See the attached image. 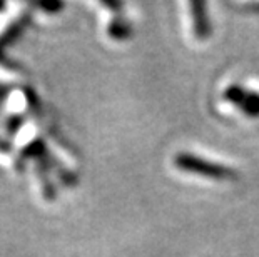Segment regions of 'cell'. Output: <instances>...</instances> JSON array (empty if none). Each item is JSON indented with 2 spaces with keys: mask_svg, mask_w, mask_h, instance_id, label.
<instances>
[{
  "mask_svg": "<svg viewBox=\"0 0 259 257\" xmlns=\"http://www.w3.org/2000/svg\"><path fill=\"white\" fill-rule=\"evenodd\" d=\"M224 97L229 102L238 104L247 116H259V95L254 92H247L239 85H231L224 92Z\"/></svg>",
  "mask_w": 259,
  "mask_h": 257,
  "instance_id": "cell-2",
  "label": "cell"
},
{
  "mask_svg": "<svg viewBox=\"0 0 259 257\" xmlns=\"http://www.w3.org/2000/svg\"><path fill=\"white\" fill-rule=\"evenodd\" d=\"M191 17L192 25H194V34L199 39H206L207 35H211V22L207 20V15L204 12L202 4H191Z\"/></svg>",
  "mask_w": 259,
  "mask_h": 257,
  "instance_id": "cell-3",
  "label": "cell"
},
{
  "mask_svg": "<svg viewBox=\"0 0 259 257\" xmlns=\"http://www.w3.org/2000/svg\"><path fill=\"white\" fill-rule=\"evenodd\" d=\"M109 34H111L112 37H115V39H122V37H125L129 34V29L122 24H112L111 29H109Z\"/></svg>",
  "mask_w": 259,
  "mask_h": 257,
  "instance_id": "cell-4",
  "label": "cell"
},
{
  "mask_svg": "<svg viewBox=\"0 0 259 257\" xmlns=\"http://www.w3.org/2000/svg\"><path fill=\"white\" fill-rule=\"evenodd\" d=\"M176 167L181 171L196 174V176H202L214 180H234L238 177V172H234L233 169L221 166V164L209 162L206 159L192 156V154H178L174 159Z\"/></svg>",
  "mask_w": 259,
  "mask_h": 257,
  "instance_id": "cell-1",
  "label": "cell"
}]
</instances>
